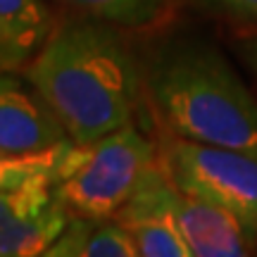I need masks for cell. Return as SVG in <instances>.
<instances>
[{
  "label": "cell",
  "instance_id": "cell-10",
  "mask_svg": "<svg viewBox=\"0 0 257 257\" xmlns=\"http://www.w3.org/2000/svg\"><path fill=\"white\" fill-rule=\"evenodd\" d=\"M48 257H136L138 248L126 226L114 217H69L64 231L50 248Z\"/></svg>",
  "mask_w": 257,
  "mask_h": 257
},
{
  "label": "cell",
  "instance_id": "cell-8",
  "mask_svg": "<svg viewBox=\"0 0 257 257\" xmlns=\"http://www.w3.org/2000/svg\"><path fill=\"white\" fill-rule=\"evenodd\" d=\"M179 229L191 257H238L250 255L257 231L231 210L181 193Z\"/></svg>",
  "mask_w": 257,
  "mask_h": 257
},
{
  "label": "cell",
  "instance_id": "cell-12",
  "mask_svg": "<svg viewBox=\"0 0 257 257\" xmlns=\"http://www.w3.org/2000/svg\"><path fill=\"white\" fill-rule=\"evenodd\" d=\"M69 141L60 143L57 148H50L46 153H34V155L0 153V191L17 188V186L27 184V181H31V179H36L41 174H53L60 157H62V150L67 148Z\"/></svg>",
  "mask_w": 257,
  "mask_h": 257
},
{
  "label": "cell",
  "instance_id": "cell-5",
  "mask_svg": "<svg viewBox=\"0 0 257 257\" xmlns=\"http://www.w3.org/2000/svg\"><path fill=\"white\" fill-rule=\"evenodd\" d=\"M179 205L181 191L169 179L162 160H157L114 219L134 236L141 257H191L179 229Z\"/></svg>",
  "mask_w": 257,
  "mask_h": 257
},
{
  "label": "cell",
  "instance_id": "cell-6",
  "mask_svg": "<svg viewBox=\"0 0 257 257\" xmlns=\"http://www.w3.org/2000/svg\"><path fill=\"white\" fill-rule=\"evenodd\" d=\"M69 221L55 200L53 174L0 191V257L43 255Z\"/></svg>",
  "mask_w": 257,
  "mask_h": 257
},
{
  "label": "cell",
  "instance_id": "cell-3",
  "mask_svg": "<svg viewBox=\"0 0 257 257\" xmlns=\"http://www.w3.org/2000/svg\"><path fill=\"white\" fill-rule=\"evenodd\" d=\"M157 160L134 124L88 143L69 141L53 172L55 200L69 217H114Z\"/></svg>",
  "mask_w": 257,
  "mask_h": 257
},
{
  "label": "cell",
  "instance_id": "cell-14",
  "mask_svg": "<svg viewBox=\"0 0 257 257\" xmlns=\"http://www.w3.org/2000/svg\"><path fill=\"white\" fill-rule=\"evenodd\" d=\"M238 53H240V57H243V62L248 64V69L252 72V76L257 79V34L240 41Z\"/></svg>",
  "mask_w": 257,
  "mask_h": 257
},
{
  "label": "cell",
  "instance_id": "cell-4",
  "mask_svg": "<svg viewBox=\"0 0 257 257\" xmlns=\"http://www.w3.org/2000/svg\"><path fill=\"white\" fill-rule=\"evenodd\" d=\"M160 160L181 193L226 207L257 231V153L176 136Z\"/></svg>",
  "mask_w": 257,
  "mask_h": 257
},
{
  "label": "cell",
  "instance_id": "cell-13",
  "mask_svg": "<svg viewBox=\"0 0 257 257\" xmlns=\"http://www.w3.org/2000/svg\"><path fill=\"white\" fill-rule=\"evenodd\" d=\"M210 3L240 22H257V0H210Z\"/></svg>",
  "mask_w": 257,
  "mask_h": 257
},
{
  "label": "cell",
  "instance_id": "cell-9",
  "mask_svg": "<svg viewBox=\"0 0 257 257\" xmlns=\"http://www.w3.org/2000/svg\"><path fill=\"white\" fill-rule=\"evenodd\" d=\"M53 31L43 0H0V72L24 69Z\"/></svg>",
  "mask_w": 257,
  "mask_h": 257
},
{
  "label": "cell",
  "instance_id": "cell-2",
  "mask_svg": "<svg viewBox=\"0 0 257 257\" xmlns=\"http://www.w3.org/2000/svg\"><path fill=\"white\" fill-rule=\"evenodd\" d=\"M148 88L174 136L257 153V98L214 46H167L148 72Z\"/></svg>",
  "mask_w": 257,
  "mask_h": 257
},
{
  "label": "cell",
  "instance_id": "cell-7",
  "mask_svg": "<svg viewBox=\"0 0 257 257\" xmlns=\"http://www.w3.org/2000/svg\"><path fill=\"white\" fill-rule=\"evenodd\" d=\"M69 141V134L36 86L0 72V153L34 155Z\"/></svg>",
  "mask_w": 257,
  "mask_h": 257
},
{
  "label": "cell",
  "instance_id": "cell-11",
  "mask_svg": "<svg viewBox=\"0 0 257 257\" xmlns=\"http://www.w3.org/2000/svg\"><path fill=\"white\" fill-rule=\"evenodd\" d=\"M91 19L124 29L148 27L162 17L169 0H62Z\"/></svg>",
  "mask_w": 257,
  "mask_h": 257
},
{
  "label": "cell",
  "instance_id": "cell-1",
  "mask_svg": "<svg viewBox=\"0 0 257 257\" xmlns=\"http://www.w3.org/2000/svg\"><path fill=\"white\" fill-rule=\"evenodd\" d=\"M24 74L74 143H88L131 124L138 69L112 24L86 19L53 27Z\"/></svg>",
  "mask_w": 257,
  "mask_h": 257
}]
</instances>
